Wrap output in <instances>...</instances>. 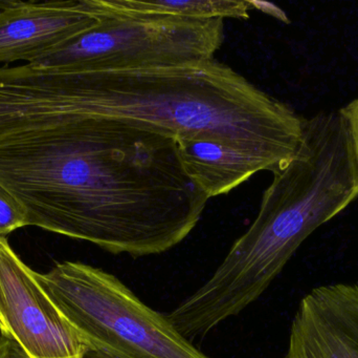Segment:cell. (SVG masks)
Here are the masks:
<instances>
[{
    "mask_svg": "<svg viewBox=\"0 0 358 358\" xmlns=\"http://www.w3.org/2000/svg\"><path fill=\"white\" fill-rule=\"evenodd\" d=\"M179 160L187 176L208 200L227 195L262 170L279 166L262 156L216 140H178Z\"/></svg>",
    "mask_w": 358,
    "mask_h": 358,
    "instance_id": "obj_9",
    "label": "cell"
},
{
    "mask_svg": "<svg viewBox=\"0 0 358 358\" xmlns=\"http://www.w3.org/2000/svg\"><path fill=\"white\" fill-rule=\"evenodd\" d=\"M35 277L90 348L115 358H210L103 269L65 261Z\"/></svg>",
    "mask_w": 358,
    "mask_h": 358,
    "instance_id": "obj_4",
    "label": "cell"
},
{
    "mask_svg": "<svg viewBox=\"0 0 358 358\" xmlns=\"http://www.w3.org/2000/svg\"><path fill=\"white\" fill-rule=\"evenodd\" d=\"M258 216L210 277L215 294L244 310L305 240L358 198V159L341 111L305 120L296 153L273 170Z\"/></svg>",
    "mask_w": 358,
    "mask_h": 358,
    "instance_id": "obj_3",
    "label": "cell"
},
{
    "mask_svg": "<svg viewBox=\"0 0 358 358\" xmlns=\"http://www.w3.org/2000/svg\"><path fill=\"white\" fill-rule=\"evenodd\" d=\"M340 111L346 120L358 159V98L349 102L344 109H340Z\"/></svg>",
    "mask_w": 358,
    "mask_h": 358,
    "instance_id": "obj_13",
    "label": "cell"
},
{
    "mask_svg": "<svg viewBox=\"0 0 358 358\" xmlns=\"http://www.w3.org/2000/svg\"><path fill=\"white\" fill-rule=\"evenodd\" d=\"M100 0H15L0 12V63H33L100 25Z\"/></svg>",
    "mask_w": 358,
    "mask_h": 358,
    "instance_id": "obj_7",
    "label": "cell"
},
{
    "mask_svg": "<svg viewBox=\"0 0 358 358\" xmlns=\"http://www.w3.org/2000/svg\"><path fill=\"white\" fill-rule=\"evenodd\" d=\"M130 10L146 14L171 15L191 19L250 18V1L238 0H120Z\"/></svg>",
    "mask_w": 358,
    "mask_h": 358,
    "instance_id": "obj_10",
    "label": "cell"
},
{
    "mask_svg": "<svg viewBox=\"0 0 358 358\" xmlns=\"http://www.w3.org/2000/svg\"><path fill=\"white\" fill-rule=\"evenodd\" d=\"M27 226L22 206L0 186V237H6L17 229Z\"/></svg>",
    "mask_w": 358,
    "mask_h": 358,
    "instance_id": "obj_11",
    "label": "cell"
},
{
    "mask_svg": "<svg viewBox=\"0 0 358 358\" xmlns=\"http://www.w3.org/2000/svg\"><path fill=\"white\" fill-rule=\"evenodd\" d=\"M283 358H358V283L328 284L306 294Z\"/></svg>",
    "mask_w": 358,
    "mask_h": 358,
    "instance_id": "obj_8",
    "label": "cell"
},
{
    "mask_svg": "<svg viewBox=\"0 0 358 358\" xmlns=\"http://www.w3.org/2000/svg\"><path fill=\"white\" fill-rule=\"evenodd\" d=\"M82 358H115L102 351L96 350V349L90 348L85 351Z\"/></svg>",
    "mask_w": 358,
    "mask_h": 358,
    "instance_id": "obj_14",
    "label": "cell"
},
{
    "mask_svg": "<svg viewBox=\"0 0 358 358\" xmlns=\"http://www.w3.org/2000/svg\"><path fill=\"white\" fill-rule=\"evenodd\" d=\"M29 104L39 125L69 116L115 118L176 141H221L278 166L298 151L306 120L215 59L117 71L39 65L31 73Z\"/></svg>",
    "mask_w": 358,
    "mask_h": 358,
    "instance_id": "obj_2",
    "label": "cell"
},
{
    "mask_svg": "<svg viewBox=\"0 0 358 358\" xmlns=\"http://www.w3.org/2000/svg\"><path fill=\"white\" fill-rule=\"evenodd\" d=\"M0 186L27 226L134 258L181 243L208 201L183 170L176 138L101 116L0 138Z\"/></svg>",
    "mask_w": 358,
    "mask_h": 358,
    "instance_id": "obj_1",
    "label": "cell"
},
{
    "mask_svg": "<svg viewBox=\"0 0 358 358\" xmlns=\"http://www.w3.org/2000/svg\"><path fill=\"white\" fill-rule=\"evenodd\" d=\"M100 4V25L34 64L78 71L161 69L210 60L222 46V19L146 14L120 0Z\"/></svg>",
    "mask_w": 358,
    "mask_h": 358,
    "instance_id": "obj_5",
    "label": "cell"
},
{
    "mask_svg": "<svg viewBox=\"0 0 358 358\" xmlns=\"http://www.w3.org/2000/svg\"><path fill=\"white\" fill-rule=\"evenodd\" d=\"M0 333L12 336L33 358H67L90 348L0 237Z\"/></svg>",
    "mask_w": 358,
    "mask_h": 358,
    "instance_id": "obj_6",
    "label": "cell"
},
{
    "mask_svg": "<svg viewBox=\"0 0 358 358\" xmlns=\"http://www.w3.org/2000/svg\"><path fill=\"white\" fill-rule=\"evenodd\" d=\"M14 2L15 0H0V12L10 8Z\"/></svg>",
    "mask_w": 358,
    "mask_h": 358,
    "instance_id": "obj_15",
    "label": "cell"
},
{
    "mask_svg": "<svg viewBox=\"0 0 358 358\" xmlns=\"http://www.w3.org/2000/svg\"><path fill=\"white\" fill-rule=\"evenodd\" d=\"M85 353V352H84ZM83 355L67 358H82ZM0 358H33L12 336L0 333Z\"/></svg>",
    "mask_w": 358,
    "mask_h": 358,
    "instance_id": "obj_12",
    "label": "cell"
}]
</instances>
